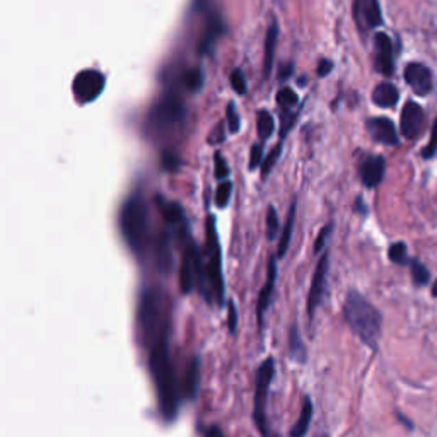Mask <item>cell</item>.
Here are the masks:
<instances>
[{
    "instance_id": "obj_1",
    "label": "cell",
    "mask_w": 437,
    "mask_h": 437,
    "mask_svg": "<svg viewBox=\"0 0 437 437\" xmlns=\"http://www.w3.org/2000/svg\"><path fill=\"white\" fill-rule=\"evenodd\" d=\"M149 352V369L156 384L159 412L166 422H173L180 407V388H178L176 373L171 361L167 337L159 338L147 347Z\"/></svg>"
},
{
    "instance_id": "obj_2",
    "label": "cell",
    "mask_w": 437,
    "mask_h": 437,
    "mask_svg": "<svg viewBox=\"0 0 437 437\" xmlns=\"http://www.w3.org/2000/svg\"><path fill=\"white\" fill-rule=\"evenodd\" d=\"M137 328L141 342L147 349L159 338L167 337L169 316H167L166 296L156 285L145 287L141 292L137 309Z\"/></svg>"
},
{
    "instance_id": "obj_3",
    "label": "cell",
    "mask_w": 437,
    "mask_h": 437,
    "mask_svg": "<svg viewBox=\"0 0 437 437\" xmlns=\"http://www.w3.org/2000/svg\"><path fill=\"white\" fill-rule=\"evenodd\" d=\"M344 318L351 330L361 338L367 347L376 351L381 338V313L362 294L349 292L344 304Z\"/></svg>"
},
{
    "instance_id": "obj_4",
    "label": "cell",
    "mask_w": 437,
    "mask_h": 437,
    "mask_svg": "<svg viewBox=\"0 0 437 437\" xmlns=\"http://www.w3.org/2000/svg\"><path fill=\"white\" fill-rule=\"evenodd\" d=\"M120 229L125 243L137 257L145 253L149 243V212L147 204L141 193H134L127 198L120 212Z\"/></svg>"
},
{
    "instance_id": "obj_5",
    "label": "cell",
    "mask_w": 437,
    "mask_h": 437,
    "mask_svg": "<svg viewBox=\"0 0 437 437\" xmlns=\"http://www.w3.org/2000/svg\"><path fill=\"white\" fill-rule=\"evenodd\" d=\"M205 258L204 261V287L200 294L207 303H219L222 306L224 292V275H222V255H220L219 233L215 227V217L209 215L207 219V243H205Z\"/></svg>"
},
{
    "instance_id": "obj_6",
    "label": "cell",
    "mask_w": 437,
    "mask_h": 437,
    "mask_svg": "<svg viewBox=\"0 0 437 437\" xmlns=\"http://www.w3.org/2000/svg\"><path fill=\"white\" fill-rule=\"evenodd\" d=\"M275 374V361L268 357L263 364L260 366L257 374V388H255V407H253V417L255 424H257L258 431L261 436L268 434L267 429V397L268 390H270L272 379Z\"/></svg>"
},
{
    "instance_id": "obj_7",
    "label": "cell",
    "mask_w": 437,
    "mask_h": 437,
    "mask_svg": "<svg viewBox=\"0 0 437 437\" xmlns=\"http://www.w3.org/2000/svg\"><path fill=\"white\" fill-rule=\"evenodd\" d=\"M103 73L93 71V69L77 73V77L73 79V94H75L79 103H91L103 93Z\"/></svg>"
},
{
    "instance_id": "obj_8",
    "label": "cell",
    "mask_w": 437,
    "mask_h": 437,
    "mask_svg": "<svg viewBox=\"0 0 437 437\" xmlns=\"http://www.w3.org/2000/svg\"><path fill=\"white\" fill-rule=\"evenodd\" d=\"M328 263H330V255H328V251H324L320 257V260H318L316 270H314L313 281H311L309 297H307V316H309V323L313 321L318 306H320L321 299H323L324 296L328 277Z\"/></svg>"
},
{
    "instance_id": "obj_9",
    "label": "cell",
    "mask_w": 437,
    "mask_h": 437,
    "mask_svg": "<svg viewBox=\"0 0 437 437\" xmlns=\"http://www.w3.org/2000/svg\"><path fill=\"white\" fill-rule=\"evenodd\" d=\"M405 82L412 87L417 96H429L434 89V77H432V71L424 64H418V62H412L405 67L403 72Z\"/></svg>"
},
{
    "instance_id": "obj_10",
    "label": "cell",
    "mask_w": 437,
    "mask_h": 437,
    "mask_svg": "<svg viewBox=\"0 0 437 437\" xmlns=\"http://www.w3.org/2000/svg\"><path fill=\"white\" fill-rule=\"evenodd\" d=\"M425 123V113L422 110L421 104L414 103V101H408L405 103L403 110L400 115V130L401 135L408 141H414L415 137H418L424 128Z\"/></svg>"
},
{
    "instance_id": "obj_11",
    "label": "cell",
    "mask_w": 437,
    "mask_h": 437,
    "mask_svg": "<svg viewBox=\"0 0 437 437\" xmlns=\"http://www.w3.org/2000/svg\"><path fill=\"white\" fill-rule=\"evenodd\" d=\"M354 19L362 31L379 27L383 24V12H381L379 0H355Z\"/></svg>"
},
{
    "instance_id": "obj_12",
    "label": "cell",
    "mask_w": 437,
    "mask_h": 437,
    "mask_svg": "<svg viewBox=\"0 0 437 437\" xmlns=\"http://www.w3.org/2000/svg\"><path fill=\"white\" fill-rule=\"evenodd\" d=\"M374 48H376V71L386 77L393 75L394 51L391 38L386 33H376V36H374Z\"/></svg>"
},
{
    "instance_id": "obj_13",
    "label": "cell",
    "mask_w": 437,
    "mask_h": 437,
    "mask_svg": "<svg viewBox=\"0 0 437 437\" xmlns=\"http://www.w3.org/2000/svg\"><path fill=\"white\" fill-rule=\"evenodd\" d=\"M367 130L373 135V139L379 144L384 145H398L400 144V137H398L397 127H394L393 121L390 118L377 117L370 118L367 121Z\"/></svg>"
},
{
    "instance_id": "obj_14",
    "label": "cell",
    "mask_w": 437,
    "mask_h": 437,
    "mask_svg": "<svg viewBox=\"0 0 437 437\" xmlns=\"http://www.w3.org/2000/svg\"><path fill=\"white\" fill-rule=\"evenodd\" d=\"M275 279H277V263H275V258L270 257V260H268L267 282H265V285L261 287L260 294H258L257 313H258V324H260V328H263L265 314H267L268 307H270L272 296H274V289H275Z\"/></svg>"
},
{
    "instance_id": "obj_15",
    "label": "cell",
    "mask_w": 437,
    "mask_h": 437,
    "mask_svg": "<svg viewBox=\"0 0 437 437\" xmlns=\"http://www.w3.org/2000/svg\"><path fill=\"white\" fill-rule=\"evenodd\" d=\"M384 169H386V161L383 156H366L359 167L362 183L367 188H376L383 181Z\"/></svg>"
},
{
    "instance_id": "obj_16",
    "label": "cell",
    "mask_w": 437,
    "mask_h": 437,
    "mask_svg": "<svg viewBox=\"0 0 437 437\" xmlns=\"http://www.w3.org/2000/svg\"><path fill=\"white\" fill-rule=\"evenodd\" d=\"M183 117V106L180 99L173 96H167L161 101L154 111V120L159 123H176Z\"/></svg>"
},
{
    "instance_id": "obj_17",
    "label": "cell",
    "mask_w": 437,
    "mask_h": 437,
    "mask_svg": "<svg viewBox=\"0 0 437 437\" xmlns=\"http://www.w3.org/2000/svg\"><path fill=\"white\" fill-rule=\"evenodd\" d=\"M398 99H400V91L394 84L391 82H381L374 87L373 91V101L376 106L379 108H393L397 106Z\"/></svg>"
},
{
    "instance_id": "obj_18",
    "label": "cell",
    "mask_w": 437,
    "mask_h": 437,
    "mask_svg": "<svg viewBox=\"0 0 437 437\" xmlns=\"http://www.w3.org/2000/svg\"><path fill=\"white\" fill-rule=\"evenodd\" d=\"M311 418H313V401H311L309 397H304L299 417H297V422L291 429V437L306 436L307 429H309V424H311Z\"/></svg>"
},
{
    "instance_id": "obj_19",
    "label": "cell",
    "mask_w": 437,
    "mask_h": 437,
    "mask_svg": "<svg viewBox=\"0 0 437 437\" xmlns=\"http://www.w3.org/2000/svg\"><path fill=\"white\" fill-rule=\"evenodd\" d=\"M287 347H289V357H291L292 361L299 362V364H304V361H306V357H307L306 347H304L303 340H300V335H299V331H297L296 324H292L291 333H289Z\"/></svg>"
},
{
    "instance_id": "obj_20",
    "label": "cell",
    "mask_w": 437,
    "mask_h": 437,
    "mask_svg": "<svg viewBox=\"0 0 437 437\" xmlns=\"http://www.w3.org/2000/svg\"><path fill=\"white\" fill-rule=\"evenodd\" d=\"M220 33H222V23H220V19L215 16L211 17L207 23V27H205V36L200 45V54H207L211 50V47L215 43Z\"/></svg>"
},
{
    "instance_id": "obj_21",
    "label": "cell",
    "mask_w": 437,
    "mask_h": 437,
    "mask_svg": "<svg viewBox=\"0 0 437 437\" xmlns=\"http://www.w3.org/2000/svg\"><path fill=\"white\" fill-rule=\"evenodd\" d=\"M294 219H296V202H292L291 211H289V217L287 224L284 227V233H282L281 241H279V248H277V257L282 258L285 257L289 250V244H291V237H292V231H294Z\"/></svg>"
},
{
    "instance_id": "obj_22",
    "label": "cell",
    "mask_w": 437,
    "mask_h": 437,
    "mask_svg": "<svg viewBox=\"0 0 437 437\" xmlns=\"http://www.w3.org/2000/svg\"><path fill=\"white\" fill-rule=\"evenodd\" d=\"M275 43H277V26L272 24L270 29L267 33V41H265V73H270L272 67H274V54H275Z\"/></svg>"
},
{
    "instance_id": "obj_23",
    "label": "cell",
    "mask_w": 437,
    "mask_h": 437,
    "mask_svg": "<svg viewBox=\"0 0 437 437\" xmlns=\"http://www.w3.org/2000/svg\"><path fill=\"white\" fill-rule=\"evenodd\" d=\"M198 386V359H193L188 364L187 377H185V394L188 398H195Z\"/></svg>"
},
{
    "instance_id": "obj_24",
    "label": "cell",
    "mask_w": 437,
    "mask_h": 437,
    "mask_svg": "<svg viewBox=\"0 0 437 437\" xmlns=\"http://www.w3.org/2000/svg\"><path fill=\"white\" fill-rule=\"evenodd\" d=\"M274 132V117L268 111H260L258 115V135L261 141H267Z\"/></svg>"
},
{
    "instance_id": "obj_25",
    "label": "cell",
    "mask_w": 437,
    "mask_h": 437,
    "mask_svg": "<svg viewBox=\"0 0 437 437\" xmlns=\"http://www.w3.org/2000/svg\"><path fill=\"white\" fill-rule=\"evenodd\" d=\"M410 270H412V277H414V282L417 285H425L431 281V274H429L427 268L421 263L418 260H412L410 261Z\"/></svg>"
},
{
    "instance_id": "obj_26",
    "label": "cell",
    "mask_w": 437,
    "mask_h": 437,
    "mask_svg": "<svg viewBox=\"0 0 437 437\" xmlns=\"http://www.w3.org/2000/svg\"><path fill=\"white\" fill-rule=\"evenodd\" d=\"M390 260L397 265H407L408 263V250L407 244L394 243L390 248Z\"/></svg>"
},
{
    "instance_id": "obj_27",
    "label": "cell",
    "mask_w": 437,
    "mask_h": 437,
    "mask_svg": "<svg viewBox=\"0 0 437 437\" xmlns=\"http://www.w3.org/2000/svg\"><path fill=\"white\" fill-rule=\"evenodd\" d=\"M231 193H233V183L231 181L220 183L217 187V191H215V205L219 209H226L231 200Z\"/></svg>"
},
{
    "instance_id": "obj_28",
    "label": "cell",
    "mask_w": 437,
    "mask_h": 437,
    "mask_svg": "<svg viewBox=\"0 0 437 437\" xmlns=\"http://www.w3.org/2000/svg\"><path fill=\"white\" fill-rule=\"evenodd\" d=\"M281 150H282V144H279L274 150H272L270 154H268L267 157H265L263 164H261V176L267 178L268 174H270V171L274 169L275 163H277L279 156H281Z\"/></svg>"
},
{
    "instance_id": "obj_29",
    "label": "cell",
    "mask_w": 437,
    "mask_h": 437,
    "mask_svg": "<svg viewBox=\"0 0 437 437\" xmlns=\"http://www.w3.org/2000/svg\"><path fill=\"white\" fill-rule=\"evenodd\" d=\"M279 233V215L275 207H268L267 212V237L268 239H274Z\"/></svg>"
},
{
    "instance_id": "obj_30",
    "label": "cell",
    "mask_w": 437,
    "mask_h": 437,
    "mask_svg": "<svg viewBox=\"0 0 437 437\" xmlns=\"http://www.w3.org/2000/svg\"><path fill=\"white\" fill-rule=\"evenodd\" d=\"M277 103L281 104V106L287 108V110H289V108L294 106V104L297 103L296 93H294L292 89H289V87H284V89L279 91V94H277Z\"/></svg>"
},
{
    "instance_id": "obj_31",
    "label": "cell",
    "mask_w": 437,
    "mask_h": 437,
    "mask_svg": "<svg viewBox=\"0 0 437 437\" xmlns=\"http://www.w3.org/2000/svg\"><path fill=\"white\" fill-rule=\"evenodd\" d=\"M331 229H333V224H327V226L323 227V229L320 231V233H318V236H316V239H314V253H320L321 250H323L324 248V244H327V241H328V237H330V234H331Z\"/></svg>"
},
{
    "instance_id": "obj_32",
    "label": "cell",
    "mask_w": 437,
    "mask_h": 437,
    "mask_svg": "<svg viewBox=\"0 0 437 437\" xmlns=\"http://www.w3.org/2000/svg\"><path fill=\"white\" fill-rule=\"evenodd\" d=\"M436 154H437V118L434 120V125H432L431 141H429V144L425 145V149L422 150V156H424L425 159H431V157H434Z\"/></svg>"
},
{
    "instance_id": "obj_33",
    "label": "cell",
    "mask_w": 437,
    "mask_h": 437,
    "mask_svg": "<svg viewBox=\"0 0 437 437\" xmlns=\"http://www.w3.org/2000/svg\"><path fill=\"white\" fill-rule=\"evenodd\" d=\"M185 82L190 87L191 91H197L202 87V82H204V75H202L200 71H188L187 75H185Z\"/></svg>"
},
{
    "instance_id": "obj_34",
    "label": "cell",
    "mask_w": 437,
    "mask_h": 437,
    "mask_svg": "<svg viewBox=\"0 0 437 437\" xmlns=\"http://www.w3.org/2000/svg\"><path fill=\"white\" fill-rule=\"evenodd\" d=\"M231 86H233V89L236 91L237 94L246 93V80H244L243 72L237 71V69L231 73Z\"/></svg>"
},
{
    "instance_id": "obj_35",
    "label": "cell",
    "mask_w": 437,
    "mask_h": 437,
    "mask_svg": "<svg viewBox=\"0 0 437 437\" xmlns=\"http://www.w3.org/2000/svg\"><path fill=\"white\" fill-rule=\"evenodd\" d=\"M214 163H215V178H217V180H224V178L229 176V167H227V164H226V161H224L222 154L215 152Z\"/></svg>"
},
{
    "instance_id": "obj_36",
    "label": "cell",
    "mask_w": 437,
    "mask_h": 437,
    "mask_svg": "<svg viewBox=\"0 0 437 437\" xmlns=\"http://www.w3.org/2000/svg\"><path fill=\"white\" fill-rule=\"evenodd\" d=\"M227 123H229V130L233 134H236L239 130V117H237V111L234 108V104L227 106Z\"/></svg>"
},
{
    "instance_id": "obj_37",
    "label": "cell",
    "mask_w": 437,
    "mask_h": 437,
    "mask_svg": "<svg viewBox=\"0 0 437 437\" xmlns=\"http://www.w3.org/2000/svg\"><path fill=\"white\" fill-rule=\"evenodd\" d=\"M263 164V149L261 145H253L251 149V156H250V169H257L258 166Z\"/></svg>"
},
{
    "instance_id": "obj_38",
    "label": "cell",
    "mask_w": 437,
    "mask_h": 437,
    "mask_svg": "<svg viewBox=\"0 0 437 437\" xmlns=\"http://www.w3.org/2000/svg\"><path fill=\"white\" fill-rule=\"evenodd\" d=\"M227 321H229V331L234 333L237 327V309H236V304L231 300L229 307H227Z\"/></svg>"
},
{
    "instance_id": "obj_39",
    "label": "cell",
    "mask_w": 437,
    "mask_h": 437,
    "mask_svg": "<svg viewBox=\"0 0 437 437\" xmlns=\"http://www.w3.org/2000/svg\"><path fill=\"white\" fill-rule=\"evenodd\" d=\"M163 166L166 167L167 171H174L180 166V159H178V156H174V154L166 152L163 156Z\"/></svg>"
},
{
    "instance_id": "obj_40",
    "label": "cell",
    "mask_w": 437,
    "mask_h": 437,
    "mask_svg": "<svg viewBox=\"0 0 437 437\" xmlns=\"http://www.w3.org/2000/svg\"><path fill=\"white\" fill-rule=\"evenodd\" d=\"M331 67H333V64H331L330 60H321L320 64H318V73H320L321 77L327 75V73L331 72Z\"/></svg>"
},
{
    "instance_id": "obj_41",
    "label": "cell",
    "mask_w": 437,
    "mask_h": 437,
    "mask_svg": "<svg viewBox=\"0 0 437 437\" xmlns=\"http://www.w3.org/2000/svg\"><path fill=\"white\" fill-rule=\"evenodd\" d=\"M205 437H226L222 434L219 427H209V431L205 432Z\"/></svg>"
},
{
    "instance_id": "obj_42",
    "label": "cell",
    "mask_w": 437,
    "mask_h": 437,
    "mask_svg": "<svg viewBox=\"0 0 437 437\" xmlns=\"http://www.w3.org/2000/svg\"><path fill=\"white\" fill-rule=\"evenodd\" d=\"M205 2H207V0H195V9H202V7L205 5Z\"/></svg>"
},
{
    "instance_id": "obj_43",
    "label": "cell",
    "mask_w": 437,
    "mask_h": 437,
    "mask_svg": "<svg viewBox=\"0 0 437 437\" xmlns=\"http://www.w3.org/2000/svg\"><path fill=\"white\" fill-rule=\"evenodd\" d=\"M432 294H434V297H437V281L434 282V287H432Z\"/></svg>"
},
{
    "instance_id": "obj_44",
    "label": "cell",
    "mask_w": 437,
    "mask_h": 437,
    "mask_svg": "<svg viewBox=\"0 0 437 437\" xmlns=\"http://www.w3.org/2000/svg\"><path fill=\"white\" fill-rule=\"evenodd\" d=\"M320 437H328V436H320Z\"/></svg>"
}]
</instances>
